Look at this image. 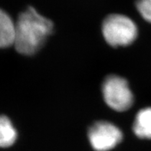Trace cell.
<instances>
[{
	"instance_id": "6da1fadb",
	"label": "cell",
	"mask_w": 151,
	"mask_h": 151,
	"mask_svg": "<svg viewBox=\"0 0 151 151\" xmlns=\"http://www.w3.org/2000/svg\"><path fill=\"white\" fill-rule=\"evenodd\" d=\"M54 29L52 20L29 6L19 14L15 22V50L22 55H34L44 47Z\"/></svg>"
},
{
	"instance_id": "7a4b0ae2",
	"label": "cell",
	"mask_w": 151,
	"mask_h": 151,
	"mask_svg": "<svg viewBox=\"0 0 151 151\" xmlns=\"http://www.w3.org/2000/svg\"><path fill=\"white\" fill-rule=\"evenodd\" d=\"M101 33L108 45L121 48L131 45L136 42L139 35V29L135 21L127 15L112 13L104 19Z\"/></svg>"
},
{
	"instance_id": "3957f363",
	"label": "cell",
	"mask_w": 151,
	"mask_h": 151,
	"mask_svg": "<svg viewBox=\"0 0 151 151\" xmlns=\"http://www.w3.org/2000/svg\"><path fill=\"white\" fill-rule=\"evenodd\" d=\"M104 101L111 110L123 113L133 107L134 95L126 78L117 75H110L101 85Z\"/></svg>"
},
{
	"instance_id": "277c9868",
	"label": "cell",
	"mask_w": 151,
	"mask_h": 151,
	"mask_svg": "<svg viewBox=\"0 0 151 151\" xmlns=\"http://www.w3.org/2000/svg\"><path fill=\"white\" fill-rule=\"evenodd\" d=\"M89 144L94 151H111L115 149L124 139L121 129L114 123L104 120L95 121L89 127Z\"/></svg>"
},
{
	"instance_id": "5b68a950",
	"label": "cell",
	"mask_w": 151,
	"mask_h": 151,
	"mask_svg": "<svg viewBox=\"0 0 151 151\" xmlns=\"http://www.w3.org/2000/svg\"><path fill=\"white\" fill-rule=\"evenodd\" d=\"M132 130L134 135L139 139L151 140V106L144 107L137 113Z\"/></svg>"
},
{
	"instance_id": "8992f818",
	"label": "cell",
	"mask_w": 151,
	"mask_h": 151,
	"mask_svg": "<svg viewBox=\"0 0 151 151\" xmlns=\"http://www.w3.org/2000/svg\"><path fill=\"white\" fill-rule=\"evenodd\" d=\"M15 22L7 12L0 9V48L14 45Z\"/></svg>"
},
{
	"instance_id": "52a82bcc",
	"label": "cell",
	"mask_w": 151,
	"mask_h": 151,
	"mask_svg": "<svg viewBox=\"0 0 151 151\" xmlns=\"http://www.w3.org/2000/svg\"><path fill=\"white\" fill-rule=\"evenodd\" d=\"M18 137L17 130L6 116H0V147L7 148L13 145Z\"/></svg>"
},
{
	"instance_id": "ba28073f",
	"label": "cell",
	"mask_w": 151,
	"mask_h": 151,
	"mask_svg": "<svg viewBox=\"0 0 151 151\" xmlns=\"http://www.w3.org/2000/svg\"><path fill=\"white\" fill-rule=\"evenodd\" d=\"M135 6L140 17L151 24V0H137Z\"/></svg>"
}]
</instances>
